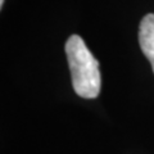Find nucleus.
<instances>
[{
	"label": "nucleus",
	"instance_id": "obj_1",
	"mask_svg": "<svg viewBox=\"0 0 154 154\" xmlns=\"http://www.w3.org/2000/svg\"><path fill=\"white\" fill-rule=\"evenodd\" d=\"M66 54L75 93L85 99H95L100 93L98 59L88 49L82 37L72 35L66 42Z\"/></svg>",
	"mask_w": 154,
	"mask_h": 154
},
{
	"label": "nucleus",
	"instance_id": "obj_2",
	"mask_svg": "<svg viewBox=\"0 0 154 154\" xmlns=\"http://www.w3.org/2000/svg\"><path fill=\"white\" fill-rule=\"evenodd\" d=\"M139 42L144 55L150 62L154 72V14H146L141 19L139 28Z\"/></svg>",
	"mask_w": 154,
	"mask_h": 154
},
{
	"label": "nucleus",
	"instance_id": "obj_3",
	"mask_svg": "<svg viewBox=\"0 0 154 154\" xmlns=\"http://www.w3.org/2000/svg\"><path fill=\"white\" fill-rule=\"evenodd\" d=\"M4 5V0H0V8H3Z\"/></svg>",
	"mask_w": 154,
	"mask_h": 154
}]
</instances>
